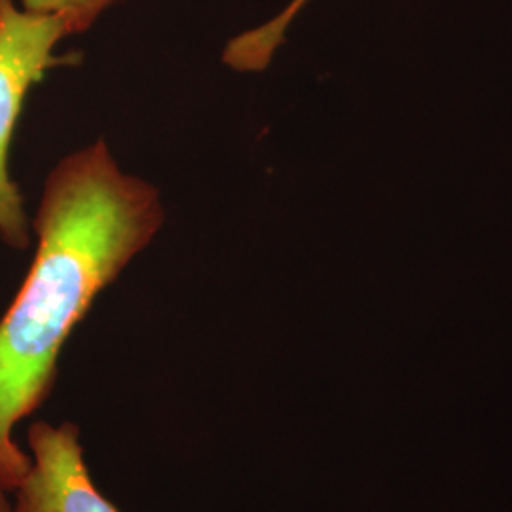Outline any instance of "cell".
<instances>
[{"mask_svg": "<svg viewBox=\"0 0 512 512\" xmlns=\"http://www.w3.org/2000/svg\"><path fill=\"white\" fill-rule=\"evenodd\" d=\"M114 0H23L25 10L59 14L69 21L73 33L86 31Z\"/></svg>", "mask_w": 512, "mask_h": 512, "instance_id": "5", "label": "cell"}, {"mask_svg": "<svg viewBox=\"0 0 512 512\" xmlns=\"http://www.w3.org/2000/svg\"><path fill=\"white\" fill-rule=\"evenodd\" d=\"M0 512H14V503L8 499V494H0Z\"/></svg>", "mask_w": 512, "mask_h": 512, "instance_id": "6", "label": "cell"}, {"mask_svg": "<svg viewBox=\"0 0 512 512\" xmlns=\"http://www.w3.org/2000/svg\"><path fill=\"white\" fill-rule=\"evenodd\" d=\"M306 2L308 0H293L291 6L285 8L283 14L277 16L274 21H270L268 25H262L243 37L234 38L232 48H234V54L238 57L239 63L245 65L247 69L262 71L270 63L277 46L281 44L289 23L302 10V6Z\"/></svg>", "mask_w": 512, "mask_h": 512, "instance_id": "4", "label": "cell"}, {"mask_svg": "<svg viewBox=\"0 0 512 512\" xmlns=\"http://www.w3.org/2000/svg\"><path fill=\"white\" fill-rule=\"evenodd\" d=\"M27 444L31 467L14 490V512H118L93 484L73 421H35Z\"/></svg>", "mask_w": 512, "mask_h": 512, "instance_id": "3", "label": "cell"}, {"mask_svg": "<svg viewBox=\"0 0 512 512\" xmlns=\"http://www.w3.org/2000/svg\"><path fill=\"white\" fill-rule=\"evenodd\" d=\"M162 222L158 190L126 175L103 141L50 173L33 222L37 253L0 319V494L31 467L14 431L50 397L65 342Z\"/></svg>", "mask_w": 512, "mask_h": 512, "instance_id": "1", "label": "cell"}, {"mask_svg": "<svg viewBox=\"0 0 512 512\" xmlns=\"http://www.w3.org/2000/svg\"><path fill=\"white\" fill-rule=\"evenodd\" d=\"M59 14L18 10L14 0H0V238L14 249H27L31 228L18 184L10 177V147L29 90L71 57L55 55V46L71 35Z\"/></svg>", "mask_w": 512, "mask_h": 512, "instance_id": "2", "label": "cell"}]
</instances>
